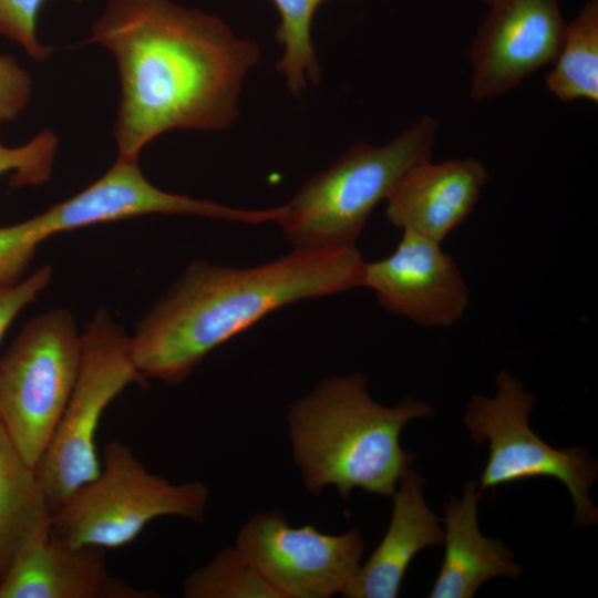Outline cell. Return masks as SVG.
<instances>
[{
  "label": "cell",
  "mask_w": 598,
  "mask_h": 598,
  "mask_svg": "<svg viewBox=\"0 0 598 598\" xmlns=\"http://www.w3.org/2000/svg\"><path fill=\"white\" fill-rule=\"evenodd\" d=\"M89 42L117 62V158L134 162L165 132L228 128L244 81L260 60L258 44L219 17L171 0H110Z\"/></svg>",
  "instance_id": "obj_1"
},
{
  "label": "cell",
  "mask_w": 598,
  "mask_h": 598,
  "mask_svg": "<svg viewBox=\"0 0 598 598\" xmlns=\"http://www.w3.org/2000/svg\"><path fill=\"white\" fill-rule=\"evenodd\" d=\"M364 268L355 247L295 249L252 268L192 262L130 337L133 361L145 379L177 384L213 350L268 313L362 287Z\"/></svg>",
  "instance_id": "obj_2"
},
{
  "label": "cell",
  "mask_w": 598,
  "mask_h": 598,
  "mask_svg": "<svg viewBox=\"0 0 598 598\" xmlns=\"http://www.w3.org/2000/svg\"><path fill=\"white\" fill-rule=\"evenodd\" d=\"M363 373L322 380L288 413L293 457L308 491L333 486L342 498L353 489L392 496L417 457L401 447L403 426L431 417L433 408L408 396L394 408L371 399Z\"/></svg>",
  "instance_id": "obj_3"
},
{
  "label": "cell",
  "mask_w": 598,
  "mask_h": 598,
  "mask_svg": "<svg viewBox=\"0 0 598 598\" xmlns=\"http://www.w3.org/2000/svg\"><path fill=\"white\" fill-rule=\"evenodd\" d=\"M437 122L424 115L382 146L358 143L309 179L277 221L295 249L341 250L355 243L373 208L413 165L430 159Z\"/></svg>",
  "instance_id": "obj_4"
},
{
  "label": "cell",
  "mask_w": 598,
  "mask_h": 598,
  "mask_svg": "<svg viewBox=\"0 0 598 598\" xmlns=\"http://www.w3.org/2000/svg\"><path fill=\"white\" fill-rule=\"evenodd\" d=\"M209 497L200 481L172 484L150 473L131 447L111 441L99 475L52 514L51 535L72 545L114 549L133 542L155 518L202 523Z\"/></svg>",
  "instance_id": "obj_5"
},
{
  "label": "cell",
  "mask_w": 598,
  "mask_h": 598,
  "mask_svg": "<svg viewBox=\"0 0 598 598\" xmlns=\"http://www.w3.org/2000/svg\"><path fill=\"white\" fill-rule=\"evenodd\" d=\"M79 375L51 441L35 467L51 513L101 470L96 433L109 404L128 385L144 384L130 337L105 310L81 334Z\"/></svg>",
  "instance_id": "obj_6"
},
{
  "label": "cell",
  "mask_w": 598,
  "mask_h": 598,
  "mask_svg": "<svg viewBox=\"0 0 598 598\" xmlns=\"http://www.w3.org/2000/svg\"><path fill=\"white\" fill-rule=\"evenodd\" d=\"M81 354L73 316L54 309L28 322L0 358V423L34 470L73 391Z\"/></svg>",
  "instance_id": "obj_7"
},
{
  "label": "cell",
  "mask_w": 598,
  "mask_h": 598,
  "mask_svg": "<svg viewBox=\"0 0 598 598\" xmlns=\"http://www.w3.org/2000/svg\"><path fill=\"white\" fill-rule=\"evenodd\" d=\"M494 396L473 395L467 403L464 424L472 440L488 442L489 453L481 474L478 489L495 488L536 477L561 482L574 502V526L598 523V509L589 488L598 477V462L580 446L554 448L528 423L535 396L523 382L502 371L496 377Z\"/></svg>",
  "instance_id": "obj_8"
},
{
  "label": "cell",
  "mask_w": 598,
  "mask_h": 598,
  "mask_svg": "<svg viewBox=\"0 0 598 598\" xmlns=\"http://www.w3.org/2000/svg\"><path fill=\"white\" fill-rule=\"evenodd\" d=\"M150 214L230 220L235 209L162 190L146 179L138 162L117 158L73 197L28 220L0 227V286L19 281L37 247L55 234Z\"/></svg>",
  "instance_id": "obj_9"
},
{
  "label": "cell",
  "mask_w": 598,
  "mask_h": 598,
  "mask_svg": "<svg viewBox=\"0 0 598 598\" xmlns=\"http://www.w3.org/2000/svg\"><path fill=\"white\" fill-rule=\"evenodd\" d=\"M280 598L343 594L360 567L364 543L358 529L330 535L313 525L292 527L279 511L254 515L235 545Z\"/></svg>",
  "instance_id": "obj_10"
},
{
  "label": "cell",
  "mask_w": 598,
  "mask_h": 598,
  "mask_svg": "<svg viewBox=\"0 0 598 598\" xmlns=\"http://www.w3.org/2000/svg\"><path fill=\"white\" fill-rule=\"evenodd\" d=\"M566 24L559 0H502L491 7L470 48L471 99L506 94L553 63Z\"/></svg>",
  "instance_id": "obj_11"
},
{
  "label": "cell",
  "mask_w": 598,
  "mask_h": 598,
  "mask_svg": "<svg viewBox=\"0 0 598 598\" xmlns=\"http://www.w3.org/2000/svg\"><path fill=\"white\" fill-rule=\"evenodd\" d=\"M362 287L385 310L425 328L455 324L470 302L464 276L441 243L411 231L390 256L365 262Z\"/></svg>",
  "instance_id": "obj_12"
},
{
  "label": "cell",
  "mask_w": 598,
  "mask_h": 598,
  "mask_svg": "<svg viewBox=\"0 0 598 598\" xmlns=\"http://www.w3.org/2000/svg\"><path fill=\"white\" fill-rule=\"evenodd\" d=\"M51 527L17 556L0 584V598H151L156 592L112 576L105 549L54 538Z\"/></svg>",
  "instance_id": "obj_13"
},
{
  "label": "cell",
  "mask_w": 598,
  "mask_h": 598,
  "mask_svg": "<svg viewBox=\"0 0 598 598\" xmlns=\"http://www.w3.org/2000/svg\"><path fill=\"white\" fill-rule=\"evenodd\" d=\"M487 178L484 164L473 157L422 161L402 175L385 198L386 218L403 231L442 243L471 215Z\"/></svg>",
  "instance_id": "obj_14"
},
{
  "label": "cell",
  "mask_w": 598,
  "mask_h": 598,
  "mask_svg": "<svg viewBox=\"0 0 598 598\" xmlns=\"http://www.w3.org/2000/svg\"><path fill=\"white\" fill-rule=\"evenodd\" d=\"M388 529L369 559L359 567L343 597L395 598L414 556L429 546L441 545L440 518L423 497L424 478L408 470L399 481Z\"/></svg>",
  "instance_id": "obj_15"
},
{
  "label": "cell",
  "mask_w": 598,
  "mask_h": 598,
  "mask_svg": "<svg viewBox=\"0 0 598 598\" xmlns=\"http://www.w3.org/2000/svg\"><path fill=\"white\" fill-rule=\"evenodd\" d=\"M481 494L477 482L470 480L461 499L450 496L444 504V557L427 597L472 598L492 578L522 575L520 565L513 561V551L501 540L481 533L477 523Z\"/></svg>",
  "instance_id": "obj_16"
},
{
  "label": "cell",
  "mask_w": 598,
  "mask_h": 598,
  "mask_svg": "<svg viewBox=\"0 0 598 598\" xmlns=\"http://www.w3.org/2000/svg\"><path fill=\"white\" fill-rule=\"evenodd\" d=\"M51 523L35 470L0 423V584L20 551Z\"/></svg>",
  "instance_id": "obj_17"
},
{
  "label": "cell",
  "mask_w": 598,
  "mask_h": 598,
  "mask_svg": "<svg viewBox=\"0 0 598 598\" xmlns=\"http://www.w3.org/2000/svg\"><path fill=\"white\" fill-rule=\"evenodd\" d=\"M545 76L547 90L561 102H598V0L587 1L566 24L561 48Z\"/></svg>",
  "instance_id": "obj_18"
},
{
  "label": "cell",
  "mask_w": 598,
  "mask_h": 598,
  "mask_svg": "<svg viewBox=\"0 0 598 598\" xmlns=\"http://www.w3.org/2000/svg\"><path fill=\"white\" fill-rule=\"evenodd\" d=\"M280 23L276 38L285 51L277 70L285 76L290 92L299 95L308 81L318 82L319 64L311 41V22L317 9L326 0H271Z\"/></svg>",
  "instance_id": "obj_19"
},
{
  "label": "cell",
  "mask_w": 598,
  "mask_h": 598,
  "mask_svg": "<svg viewBox=\"0 0 598 598\" xmlns=\"http://www.w3.org/2000/svg\"><path fill=\"white\" fill-rule=\"evenodd\" d=\"M183 594L186 598H280L236 546L194 570L184 581Z\"/></svg>",
  "instance_id": "obj_20"
},
{
  "label": "cell",
  "mask_w": 598,
  "mask_h": 598,
  "mask_svg": "<svg viewBox=\"0 0 598 598\" xmlns=\"http://www.w3.org/2000/svg\"><path fill=\"white\" fill-rule=\"evenodd\" d=\"M58 137L52 130H44L27 144L7 147L0 143V176L12 173L13 186L40 185L52 173Z\"/></svg>",
  "instance_id": "obj_21"
},
{
  "label": "cell",
  "mask_w": 598,
  "mask_h": 598,
  "mask_svg": "<svg viewBox=\"0 0 598 598\" xmlns=\"http://www.w3.org/2000/svg\"><path fill=\"white\" fill-rule=\"evenodd\" d=\"M48 0H0V35L22 47L34 60L49 58L52 49L40 43L38 17Z\"/></svg>",
  "instance_id": "obj_22"
},
{
  "label": "cell",
  "mask_w": 598,
  "mask_h": 598,
  "mask_svg": "<svg viewBox=\"0 0 598 598\" xmlns=\"http://www.w3.org/2000/svg\"><path fill=\"white\" fill-rule=\"evenodd\" d=\"M52 269L43 266L24 280L0 286V342L19 312L50 283Z\"/></svg>",
  "instance_id": "obj_23"
},
{
  "label": "cell",
  "mask_w": 598,
  "mask_h": 598,
  "mask_svg": "<svg viewBox=\"0 0 598 598\" xmlns=\"http://www.w3.org/2000/svg\"><path fill=\"white\" fill-rule=\"evenodd\" d=\"M31 78L12 56L0 55V123L14 120L31 95Z\"/></svg>",
  "instance_id": "obj_24"
},
{
  "label": "cell",
  "mask_w": 598,
  "mask_h": 598,
  "mask_svg": "<svg viewBox=\"0 0 598 598\" xmlns=\"http://www.w3.org/2000/svg\"><path fill=\"white\" fill-rule=\"evenodd\" d=\"M484 4H486L488 8L497 4L498 2H501L502 0H481Z\"/></svg>",
  "instance_id": "obj_25"
}]
</instances>
